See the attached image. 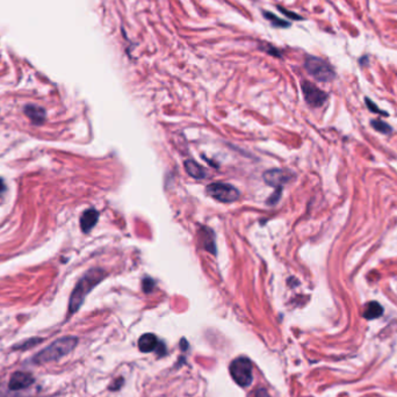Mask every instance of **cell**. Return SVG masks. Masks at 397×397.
I'll use <instances>...</instances> for the list:
<instances>
[{
	"label": "cell",
	"mask_w": 397,
	"mask_h": 397,
	"mask_svg": "<svg viewBox=\"0 0 397 397\" xmlns=\"http://www.w3.org/2000/svg\"><path fill=\"white\" fill-rule=\"evenodd\" d=\"M106 275L107 273L101 269H92L85 273V275L78 281V284L76 285V287H74V289L71 294L70 302H69V311H70V314H74L80 308L87 294Z\"/></svg>",
	"instance_id": "1"
},
{
	"label": "cell",
	"mask_w": 397,
	"mask_h": 397,
	"mask_svg": "<svg viewBox=\"0 0 397 397\" xmlns=\"http://www.w3.org/2000/svg\"><path fill=\"white\" fill-rule=\"evenodd\" d=\"M78 339L76 337H63L57 339L50 344L49 346L42 350L40 353L34 358L35 363H47L61 359L64 356H68L70 352L76 347Z\"/></svg>",
	"instance_id": "2"
},
{
	"label": "cell",
	"mask_w": 397,
	"mask_h": 397,
	"mask_svg": "<svg viewBox=\"0 0 397 397\" xmlns=\"http://www.w3.org/2000/svg\"><path fill=\"white\" fill-rule=\"evenodd\" d=\"M231 378L237 384L243 388L249 387L253 380L252 374V363L249 358L239 357L234 359L229 366Z\"/></svg>",
	"instance_id": "3"
},
{
	"label": "cell",
	"mask_w": 397,
	"mask_h": 397,
	"mask_svg": "<svg viewBox=\"0 0 397 397\" xmlns=\"http://www.w3.org/2000/svg\"><path fill=\"white\" fill-rule=\"evenodd\" d=\"M305 68L311 77H314L318 82H331L336 77L335 70L329 63L324 59L318 58L315 56H307L305 62Z\"/></svg>",
	"instance_id": "4"
},
{
	"label": "cell",
	"mask_w": 397,
	"mask_h": 397,
	"mask_svg": "<svg viewBox=\"0 0 397 397\" xmlns=\"http://www.w3.org/2000/svg\"><path fill=\"white\" fill-rule=\"evenodd\" d=\"M207 194L219 202H234L239 198V191L235 186L225 182L210 183L206 188Z\"/></svg>",
	"instance_id": "5"
},
{
	"label": "cell",
	"mask_w": 397,
	"mask_h": 397,
	"mask_svg": "<svg viewBox=\"0 0 397 397\" xmlns=\"http://www.w3.org/2000/svg\"><path fill=\"white\" fill-rule=\"evenodd\" d=\"M302 91L307 104L311 107H321L326 101L327 94L310 82L302 83Z\"/></svg>",
	"instance_id": "6"
},
{
	"label": "cell",
	"mask_w": 397,
	"mask_h": 397,
	"mask_svg": "<svg viewBox=\"0 0 397 397\" xmlns=\"http://www.w3.org/2000/svg\"><path fill=\"white\" fill-rule=\"evenodd\" d=\"M138 348L143 353H150L152 351H157L159 354H163L165 350V345L163 342H159V339L153 333H145L138 339Z\"/></svg>",
	"instance_id": "7"
},
{
	"label": "cell",
	"mask_w": 397,
	"mask_h": 397,
	"mask_svg": "<svg viewBox=\"0 0 397 397\" xmlns=\"http://www.w3.org/2000/svg\"><path fill=\"white\" fill-rule=\"evenodd\" d=\"M290 177V173L284 170H269L264 173L265 182L276 189H281L286 182L289 181Z\"/></svg>",
	"instance_id": "8"
},
{
	"label": "cell",
	"mask_w": 397,
	"mask_h": 397,
	"mask_svg": "<svg viewBox=\"0 0 397 397\" xmlns=\"http://www.w3.org/2000/svg\"><path fill=\"white\" fill-rule=\"evenodd\" d=\"M33 383H34V378L31 374L23 372H17L11 377L8 387H10L11 390H22L32 386Z\"/></svg>",
	"instance_id": "9"
},
{
	"label": "cell",
	"mask_w": 397,
	"mask_h": 397,
	"mask_svg": "<svg viewBox=\"0 0 397 397\" xmlns=\"http://www.w3.org/2000/svg\"><path fill=\"white\" fill-rule=\"evenodd\" d=\"M99 218V213L95 209H89L80 217V227L84 233H89L97 224Z\"/></svg>",
	"instance_id": "10"
},
{
	"label": "cell",
	"mask_w": 397,
	"mask_h": 397,
	"mask_svg": "<svg viewBox=\"0 0 397 397\" xmlns=\"http://www.w3.org/2000/svg\"><path fill=\"white\" fill-rule=\"evenodd\" d=\"M200 238L201 246H203L207 251L212 252L213 254L216 253V246H215V235L213 233V230H210L209 228H203L202 230L200 231Z\"/></svg>",
	"instance_id": "11"
},
{
	"label": "cell",
	"mask_w": 397,
	"mask_h": 397,
	"mask_svg": "<svg viewBox=\"0 0 397 397\" xmlns=\"http://www.w3.org/2000/svg\"><path fill=\"white\" fill-rule=\"evenodd\" d=\"M25 114L32 120L35 125H41L46 120V110L38 106L29 105L25 108Z\"/></svg>",
	"instance_id": "12"
},
{
	"label": "cell",
	"mask_w": 397,
	"mask_h": 397,
	"mask_svg": "<svg viewBox=\"0 0 397 397\" xmlns=\"http://www.w3.org/2000/svg\"><path fill=\"white\" fill-rule=\"evenodd\" d=\"M185 170L189 176L195 179H202L207 176L204 168L200 164L195 163L194 161H186L185 162Z\"/></svg>",
	"instance_id": "13"
},
{
	"label": "cell",
	"mask_w": 397,
	"mask_h": 397,
	"mask_svg": "<svg viewBox=\"0 0 397 397\" xmlns=\"http://www.w3.org/2000/svg\"><path fill=\"white\" fill-rule=\"evenodd\" d=\"M382 312H383V309H382L380 303L373 301V302H369L366 306L365 311H363V317L367 318V320H374V318L380 317Z\"/></svg>",
	"instance_id": "14"
},
{
	"label": "cell",
	"mask_w": 397,
	"mask_h": 397,
	"mask_svg": "<svg viewBox=\"0 0 397 397\" xmlns=\"http://www.w3.org/2000/svg\"><path fill=\"white\" fill-rule=\"evenodd\" d=\"M372 127L375 129V130L382 132V134H389L392 131V128H390L389 125H387L386 122L380 121V120H372L371 121Z\"/></svg>",
	"instance_id": "15"
},
{
	"label": "cell",
	"mask_w": 397,
	"mask_h": 397,
	"mask_svg": "<svg viewBox=\"0 0 397 397\" xmlns=\"http://www.w3.org/2000/svg\"><path fill=\"white\" fill-rule=\"evenodd\" d=\"M264 14H265V17H266V19L271 21L274 27H288L289 26V22H287V21H285V20L278 19V17H275L274 14H271L270 12H264Z\"/></svg>",
	"instance_id": "16"
},
{
	"label": "cell",
	"mask_w": 397,
	"mask_h": 397,
	"mask_svg": "<svg viewBox=\"0 0 397 397\" xmlns=\"http://www.w3.org/2000/svg\"><path fill=\"white\" fill-rule=\"evenodd\" d=\"M42 341L41 338H32V339H28V341L26 342H22L21 344L19 345H16L14 348H18V350H25V348H29V347H33L35 346V345H37L38 343Z\"/></svg>",
	"instance_id": "17"
},
{
	"label": "cell",
	"mask_w": 397,
	"mask_h": 397,
	"mask_svg": "<svg viewBox=\"0 0 397 397\" xmlns=\"http://www.w3.org/2000/svg\"><path fill=\"white\" fill-rule=\"evenodd\" d=\"M366 104H367V107H368L369 110H372V112L374 113H379V114H383V115H387L386 112H383V110H381L380 108L377 107V105L374 104L372 100H369V99H366Z\"/></svg>",
	"instance_id": "18"
},
{
	"label": "cell",
	"mask_w": 397,
	"mask_h": 397,
	"mask_svg": "<svg viewBox=\"0 0 397 397\" xmlns=\"http://www.w3.org/2000/svg\"><path fill=\"white\" fill-rule=\"evenodd\" d=\"M142 286H143V289H144V291H145V293H150V291L152 290L153 286H155V281H153L152 279H150V278H145L143 280Z\"/></svg>",
	"instance_id": "19"
},
{
	"label": "cell",
	"mask_w": 397,
	"mask_h": 397,
	"mask_svg": "<svg viewBox=\"0 0 397 397\" xmlns=\"http://www.w3.org/2000/svg\"><path fill=\"white\" fill-rule=\"evenodd\" d=\"M123 384V379H117V380H115L113 382L112 384H110L109 386V388H110V390H119L120 388H121V386Z\"/></svg>",
	"instance_id": "20"
},
{
	"label": "cell",
	"mask_w": 397,
	"mask_h": 397,
	"mask_svg": "<svg viewBox=\"0 0 397 397\" xmlns=\"http://www.w3.org/2000/svg\"><path fill=\"white\" fill-rule=\"evenodd\" d=\"M254 397H271V395L269 393H267L266 389H264V388H260V389H258L257 392H255Z\"/></svg>",
	"instance_id": "21"
},
{
	"label": "cell",
	"mask_w": 397,
	"mask_h": 397,
	"mask_svg": "<svg viewBox=\"0 0 397 397\" xmlns=\"http://www.w3.org/2000/svg\"><path fill=\"white\" fill-rule=\"evenodd\" d=\"M280 11H281V12H284V13L286 14V16L291 17V18H293V19H295V20H301V19H302V18H301V17L296 16V14H294V13H290V12H287V11L284 10V8H281V7H280Z\"/></svg>",
	"instance_id": "22"
},
{
	"label": "cell",
	"mask_w": 397,
	"mask_h": 397,
	"mask_svg": "<svg viewBox=\"0 0 397 397\" xmlns=\"http://www.w3.org/2000/svg\"><path fill=\"white\" fill-rule=\"evenodd\" d=\"M180 346H181V350H182V351H186V350H187L188 345H187V343H186L185 339H182L181 343H180Z\"/></svg>",
	"instance_id": "23"
},
{
	"label": "cell",
	"mask_w": 397,
	"mask_h": 397,
	"mask_svg": "<svg viewBox=\"0 0 397 397\" xmlns=\"http://www.w3.org/2000/svg\"><path fill=\"white\" fill-rule=\"evenodd\" d=\"M6 189V186H5V183H4V181H2V179H0V194L2 193V192H4Z\"/></svg>",
	"instance_id": "24"
}]
</instances>
